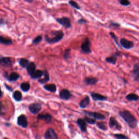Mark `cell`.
I'll return each instance as SVG.
<instances>
[{"label":"cell","instance_id":"cell-39","mask_svg":"<svg viewBox=\"0 0 139 139\" xmlns=\"http://www.w3.org/2000/svg\"><path fill=\"white\" fill-rule=\"evenodd\" d=\"M87 22V21L85 20V19H81L79 20L78 21V23L80 24V25H83V24H85Z\"/></svg>","mask_w":139,"mask_h":139},{"label":"cell","instance_id":"cell-29","mask_svg":"<svg viewBox=\"0 0 139 139\" xmlns=\"http://www.w3.org/2000/svg\"><path fill=\"white\" fill-rule=\"evenodd\" d=\"M69 4L72 7L74 8L75 9L79 10L81 9L80 5L77 3L76 1H75L74 0H69Z\"/></svg>","mask_w":139,"mask_h":139},{"label":"cell","instance_id":"cell-10","mask_svg":"<svg viewBox=\"0 0 139 139\" xmlns=\"http://www.w3.org/2000/svg\"><path fill=\"white\" fill-rule=\"evenodd\" d=\"M17 124L23 128H26L28 125V121L25 115H21L17 118Z\"/></svg>","mask_w":139,"mask_h":139},{"label":"cell","instance_id":"cell-38","mask_svg":"<svg viewBox=\"0 0 139 139\" xmlns=\"http://www.w3.org/2000/svg\"><path fill=\"white\" fill-rule=\"evenodd\" d=\"M5 109L2 105L1 102H0V116L3 115L4 114H5Z\"/></svg>","mask_w":139,"mask_h":139},{"label":"cell","instance_id":"cell-31","mask_svg":"<svg viewBox=\"0 0 139 139\" xmlns=\"http://www.w3.org/2000/svg\"><path fill=\"white\" fill-rule=\"evenodd\" d=\"M84 120L86 122L89 123V124H94L96 123V120L94 118H91V117H89L88 116H85V118H84Z\"/></svg>","mask_w":139,"mask_h":139},{"label":"cell","instance_id":"cell-4","mask_svg":"<svg viewBox=\"0 0 139 139\" xmlns=\"http://www.w3.org/2000/svg\"><path fill=\"white\" fill-rule=\"evenodd\" d=\"M91 43L88 38L85 39L84 40L83 43L81 45V49L84 53H90L91 52Z\"/></svg>","mask_w":139,"mask_h":139},{"label":"cell","instance_id":"cell-43","mask_svg":"<svg viewBox=\"0 0 139 139\" xmlns=\"http://www.w3.org/2000/svg\"><path fill=\"white\" fill-rule=\"evenodd\" d=\"M5 87H6V88H7V89H8L9 90V91H12V89L10 88H9V87L7 85H6V84H5Z\"/></svg>","mask_w":139,"mask_h":139},{"label":"cell","instance_id":"cell-30","mask_svg":"<svg viewBox=\"0 0 139 139\" xmlns=\"http://www.w3.org/2000/svg\"><path fill=\"white\" fill-rule=\"evenodd\" d=\"M29 61L27 59H21L20 60V62H19V64L21 66L22 68H26L27 66H28V65L29 64Z\"/></svg>","mask_w":139,"mask_h":139},{"label":"cell","instance_id":"cell-44","mask_svg":"<svg viewBox=\"0 0 139 139\" xmlns=\"http://www.w3.org/2000/svg\"><path fill=\"white\" fill-rule=\"evenodd\" d=\"M2 91H1V88H0V97L2 96Z\"/></svg>","mask_w":139,"mask_h":139},{"label":"cell","instance_id":"cell-6","mask_svg":"<svg viewBox=\"0 0 139 139\" xmlns=\"http://www.w3.org/2000/svg\"><path fill=\"white\" fill-rule=\"evenodd\" d=\"M83 112L87 115L91 117L96 120H103L105 119V117L102 114L98 113V112H90V111H84Z\"/></svg>","mask_w":139,"mask_h":139},{"label":"cell","instance_id":"cell-8","mask_svg":"<svg viewBox=\"0 0 139 139\" xmlns=\"http://www.w3.org/2000/svg\"><path fill=\"white\" fill-rule=\"evenodd\" d=\"M45 138L46 139H57L58 136L52 128H48L45 132Z\"/></svg>","mask_w":139,"mask_h":139},{"label":"cell","instance_id":"cell-1","mask_svg":"<svg viewBox=\"0 0 139 139\" xmlns=\"http://www.w3.org/2000/svg\"><path fill=\"white\" fill-rule=\"evenodd\" d=\"M119 115L123 119L124 121L127 123L130 128L134 129L136 127L137 124V121L136 118L132 114L128 111L124 110L119 112Z\"/></svg>","mask_w":139,"mask_h":139},{"label":"cell","instance_id":"cell-26","mask_svg":"<svg viewBox=\"0 0 139 139\" xmlns=\"http://www.w3.org/2000/svg\"><path fill=\"white\" fill-rule=\"evenodd\" d=\"M44 78H42V79L40 78V80H38V82L41 84H44L50 80L49 75H48V72L46 71H44Z\"/></svg>","mask_w":139,"mask_h":139},{"label":"cell","instance_id":"cell-22","mask_svg":"<svg viewBox=\"0 0 139 139\" xmlns=\"http://www.w3.org/2000/svg\"><path fill=\"white\" fill-rule=\"evenodd\" d=\"M36 66L34 63H30L27 66V71L28 74L31 75L35 71Z\"/></svg>","mask_w":139,"mask_h":139},{"label":"cell","instance_id":"cell-23","mask_svg":"<svg viewBox=\"0 0 139 139\" xmlns=\"http://www.w3.org/2000/svg\"><path fill=\"white\" fill-rule=\"evenodd\" d=\"M44 89L48 91H50L51 92H55L57 90V87L55 84H47L44 86Z\"/></svg>","mask_w":139,"mask_h":139},{"label":"cell","instance_id":"cell-14","mask_svg":"<svg viewBox=\"0 0 139 139\" xmlns=\"http://www.w3.org/2000/svg\"><path fill=\"white\" fill-rule=\"evenodd\" d=\"M0 65L4 67H9L11 65V61L10 58L2 57L0 58Z\"/></svg>","mask_w":139,"mask_h":139},{"label":"cell","instance_id":"cell-19","mask_svg":"<svg viewBox=\"0 0 139 139\" xmlns=\"http://www.w3.org/2000/svg\"><path fill=\"white\" fill-rule=\"evenodd\" d=\"M20 76L16 72H12L8 76L6 77V79H7L9 81L14 82L18 80L20 78Z\"/></svg>","mask_w":139,"mask_h":139},{"label":"cell","instance_id":"cell-35","mask_svg":"<svg viewBox=\"0 0 139 139\" xmlns=\"http://www.w3.org/2000/svg\"><path fill=\"white\" fill-rule=\"evenodd\" d=\"M97 125L98 127L103 130H106L107 129V127L105 124L103 122H98L97 123Z\"/></svg>","mask_w":139,"mask_h":139},{"label":"cell","instance_id":"cell-36","mask_svg":"<svg viewBox=\"0 0 139 139\" xmlns=\"http://www.w3.org/2000/svg\"><path fill=\"white\" fill-rule=\"evenodd\" d=\"M120 3L123 6H128L130 4V2L129 0H119Z\"/></svg>","mask_w":139,"mask_h":139},{"label":"cell","instance_id":"cell-5","mask_svg":"<svg viewBox=\"0 0 139 139\" xmlns=\"http://www.w3.org/2000/svg\"><path fill=\"white\" fill-rule=\"evenodd\" d=\"M29 110L33 114L39 113L41 110V105L38 103H34L30 104L28 107Z\"/></svg>","mask_w":139,"mask_h":139},{"label":"cell","instance_id":"cell-12","mask_svg":"<svg viewBox=\"0 0 139 139\" xmlns=\"http://www.w3.org/2000/svg\"><path fill=\"white\" fill-rule=\"evenodd\" d=\"M60 98L64 100H69L72 97V95L70 92L67 89H63L61 90L59 94Z\"/></svg>","mask_w":139,"mask_h":139},{"label":"cell","instance_id":"cell-34","mask_svg":"<svg viewBox=\"0 0 139 139\" xmlns=\"http://www.w3.org/2000/svg\"><path fill=\"white\" fill-rule=\"evenodd\" d=\"M42 40V36L41 35H39L38 37H36L35 38H34V39L32 41V43L34 45H38L39 44L40 42Z\"/></svg>","mask_w":139,"mask_h":139},{"label":"cell","instance_id":"cell-18","mask_svg":"<svg viewBox=\"0 0 139 139\" xmlns=\"http://www.w3.org/2000/svg\"><path fill=\"white\" fill-rule=\"evenodd\" d=\"M98 82V80L96 78L94 77H87L84 81V83L86 84L87 85H93L96 84Z\"/></svg>","mask_w":139,"mask_h":139},{"label":"cell","instance_id":"cell-17","mask_svg":"<svg viewBox=\"0 0 139 139\" xmlns=\"http://www.w3.org/2000/svg\"><path fill=\"white\" fill-rule=\"evenodd\" d=\"M119 56V54L117 53H116L114 54L112 56H111L110 57H108L105 59L106 62L107 63H109L110 64H113V65H115L117 62V57Z\"/></svg>","mask_w":139,"mask_h":139},{"label":"cell","instance_id":"cell-11","mask_svg":"<svg viewBox=\"0 0 139 139\" xmlns=\"http://www.w3.org/2000/svg\"><path fill=\"white\" fill-rule=\"evenodd\" d=\"M131 74L134 80L139 82V63L134 65L133 69L131 71Z\"/></svg>","mask_w":139,"mask_h":139},{"label":"cell","instance_id":"cell-21","mask_svg":"<svg viewBox=\"0 0 139 139\" xmlns=\"http://www.w3.org/2000/svg\"><path fill=\"white\" fill-rule=\"evenodd\" d=\"M89 103H90V98L89 96H87L80 102V107L83 109L85 108L89 105Z\"/></svg>","mask_w":139,"mask_h":139},{"label":"cell","instance_id":"cell-15","mask_svg":"<svg viewBox=\"0 0 139 139\" xmlns=\"http://www.w3.org/2000/svg\"><path fill=\"white\" fill-rule=\"evenodd\" d=\"M38 118L39 120H45L47 123H50L52 119V116L49 114H39L38 116Z\"/></svg>","mask_w":139,"mask_h":139},{"label":"cell","instance_id":"cell-33","mask_svg":"<svg viewBox=\"0 0 139 139\" xmlns=\"http://www.w3.org/2000/svg\"><path fill=\"white\" fill-rule=\"evenodd\" d=\"M70 52H71L70 49H66L65 50L63 54V58H64V59L68 60L70 58Z\"/></svg>","mask_w":139,"mask_h":139},{"label":"cell","instance_id":"cell-32","mask_svg":"<svg viewBox=\"0 0 139 139\" xmlns=\"http://www.w3.org/2000/svg\"><path fill=\"white\" fill-rule=\"evenodd\" d=\"M114 137L118 139H128L129 138L128 137L125 136L124 134H115L113 135Z\"/></svg>","mask_w":139,"mask_h":139},{"label":"cell","instance_id":"cell-24","mask_svg":"<svg viewBox=\"0 0 139 139\" xmlns=\"http://www.w3.org/2000/svg\"><path fill=\"white\" fill-rule=\"evenodd\" d=\"M126 99L129 101H137L139 100V96L135 94H129L126 96Z\"/></svg>","mask_w":139,"mask_h":139},{"label":"cell","instance_id":"cell-27","mask_svg":"<svg viewBox=\"0 0 139 139\" xmlns=\"http://www.w3.org/2000/svg\"><path fill=\"white\" fill-rule=\"evenodd\" d=\"M20 88L24 92H27L30 89V84L28 82H23L21 84Z\"/></svg>","mask_w":139,"mask_h":139},{"label":"cell","instance_id":"cell-25","mask_svg":"<svg viewBox=\"0 0 139 139\" xmlns=\"http://www.w3.org/2000/svg\"><path fill=\"white\" fill-rule=\"evenodd\" d=\"M13 43L11 40L4 38L2 36H0V44H2L5 45H10Z\"/></svg>","mask_w":139,"mask_h":139},{"label":"cell","instance_id":"cell-20","mask_svg":"<svg viewBox=\"0 0 139 139\" xmlns=\"http://www.w3.org/2000/svg\"><path fill=\"white\" fill-rule=\"evenodd\" d=\"M44 75V71L41 70H37L35 71L33 73L30 75L32 79H39Z\"/></svg>","mask_w":139,"mask_h":139},{"label":"cell","instance_id":"cell-41","mask_svg":"<svg viewBox=\"0 0 139 139\" xmlns=\"http://www.w3.org/2000/svg\"><path fill=\"white\" fill-rule=\"evenodd\" d=\"M6 24V21L3 19H0V25H5Z\"/></svg>","mask_w":139,"mask_h":139},{"label":"cell","instance_id":"cell-28","mask_svg":"<svg viewBox=\"0 0 139 139\" xmlns=\"http://www.w3.org/2000/svg\"><path fill=\"white\" fill-rule=\"evenodd\" d=\"M13 98L14 99V100H15L16 101H17V102L20 101L22 98V94L19 91H15L13 94Z\"/></svg>","mask_w":139,"mask_h":139},{"label":"cell","instance_id":"cell-42","mask_svg":"<svg viewBox=\"0 0 139 139\" xmlns=\"http://www.w3.org/2000/svg\"><path fill=\"white\" fill-rule=\"evenodd\" d=\"M25 1L29 3H32L34 1V0H25Z\"/></svg>","mask_w":139,"mask_h":139},{"label":"cell","instance_id":"cell-37","mask_svg":"<svg viewBox=\"0 0 139 139\" xmlns=\"http://www.w3.org/2000/svg\"><path fill=\"white\" fill-rule=\"evenodd\" d=\"M110 35H111V37L112 38L114 39V40L115 41V43H116V45H117V46H120V45H119L118 42V38H117V37L116 36V35L114 33H112V32L110 33Z\"/></svg>","mask_w":139,"mask_h":139},{"label":"cell","instance_id":"cell-7","mask_svg":"<svg viewBox=\"0 0 139 139\" xmlns=\"http://www.w3.org/2000/svg\"><path fill=\"white\" fill-rule=\"evenodd\" d=\"M120 44L122 47L125 49H130L134 47V43L131 41L128 40L126 39L122 38L120 40Z\"/></svg>","mask_w":139,"mask_h":139},{"label":"cell","instance_id":"cell-16","mask_svg":"<svg viewBox=\"0 0 139 139\" xmlns=\"http://www.w3.org/2000/svg\"><path fill=\"white\" fill-rule=\"evenodd\" d=\"M77 123L82 132H85L87 131V123L85 120L82 118L78 119Z\"/></svg>","mask_w":139,"mask_h":139},{"label":"cell","instance_id":"cell-45","mask_svg":"<svg viewBox=\"0 0 139 139\" xmlns=\"http://www.w3.org/2000/svg\"><path fill=\"white\" fill-rule=\"evenodd\" d=\"M138 111H139V108L138 109Z\"/></svg>","mask_w":139,"mask_h":139},{"label":"cell","instance_id":"cell-9","mask_svg":"<svg viewBox=\"0 0 139 139\" xmlns=\"http://www.w3.org/2000/svg\"><path fill=\"white\" fill-rule=\"evenodd\" d=\"M109 125V127L111 128H114L118 130L121 129V126L114 117H111L110 118Z\"/></svg>","mask_w":139,"mask_h":139},{"label":"cell","instance_id":"cell-3","mask_svg":"<svg viewBox=\"0 0 139 139\" xmlns=\"http://www.w3.org/2000/svg\"><path fill=\"white\" fill-rule=\"evenodd\" d=\"M56 20L60 25H61L66 28H71L72 26L71 21L69 18L67 17H63L61 18H57Z\"/></svg>","mask_w":139,"mask_h":139},{"label":"cell","instance_id":"cell-13","mask_svg":"<svg viewBox=\"0 0 139 139\" xmlns=\"http://www.w3.org/2000/svg\"><path fill=\"white\" fill-rule=\"evenodd\" d=\"M90 95H91L92 98L95 101H105L107 100V97L98 93L91 92L90 93Z\"/></svg>","mask_w":139,"mask_h":139},{"label":"cell","instance_id":"cell-40","mask_svg":"<svg viewBox=\"0 0 139 139\" xmlns=\"http://www.w3.org/2000/svg\"><path fill=\"white\" fill-rule=\"evenodd\" d=\"M111 26H112L113 27H119L120 26V25H119L118 23H115L114 22H112L111 23Z\"/></svg>","mask_w":139,"mask_h":139},{"label":"cell","instance_id":"cell-2","mask_svg":"<svg viewBox=\"0 0 139 139\" xmlns=\"http://www.w3.org/2000/svg\"><path fill=\"white\" fill-rule=\"evenodd\" d=\"M51 34L53 37H49L48 35L45 36V40L49 44H55L61 40L64 37V33L62 31H53Z\"/></svg>","mask_w":139,"mask_h":139}]
</instances>
